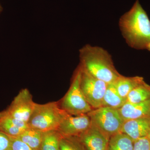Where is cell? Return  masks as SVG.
<instances>
[{
  "instance_id": "cell-11",
  "label": "cell",
  "mask_w": 150,
  "mask_h": 150,
  "mask_svg": "<svg viewBox=\"0 0 150 150\" xmlns=\"http://www.w3.org/2000/svg\"><path fill=\"white\" fill-rule=\"evenodd\" d=\"M28 128L27 123L14 118L5 110L0 112V131L4 134L17 137Z\"/></svg>"
},
{
  "instance_id": "cell-16",
  "label": "cell",
  "mask_w": 150,
  "mask_h": 150,
  "mask_svg": "<svg viewBox=\"0 0 150 150\" xmlns=\"http://www.w3.org/2000/svg\"><path fill=\"white\" fill-rule=\"evenodd\" d=\"M43 132L28 127L17 137L33 150H40Z\"/></svg>"
},
{
  "instance_id": "cell-18",
  "label": "cell",
  "mask_w": 150,
  "mask_h": 150,
  "mask_svg": "<svg viewBox=\"0 0 150 150\" xmlns=\"http://www.w3.org/2000/svg\"><path fill=\"white\" fill-rule=\"evenodd\" d=\"M150 99V85L143 82L134 88L128 95L126 102L138 103Z\"/></svg>"
},
{
  "instance_id": "cell-2",
  "label": "cell",
  "mask_w": 150,
  "mask_h": 150,
  "mask_svg": "<svg viewBox=\"0 0 150 150\" xmlns=\"http://www.w3.org/2000/svg\"><path fill=\"white\" fill-rule=\"evenodd\" d=\"M79 59L82 69L106 83H114L121 76L111 55L102 47L85 45L79 50Z\"/></svg>"
},
{
  "instance_id": "cell-15",
  "label": "cell",
  "mask_w": 150,
  "mask_h": 150,
  "mask_svg": "<svg viewBox=\"0 0 150 150\" xmlns=\"http://www.w3.org/2000/svg\"><path fill=\"white\" fill-rule=\"evenodd\" d=\"M134 141L128 135L120 132L110 137L107 150H133Z\"/></svg>"
},
{
  "instance_id": "cell-13",
  "label": "cell",
  "mask_w": 150,
  "mask_h": 150,
  "mask_svg": "<svg viewBox=\"0 0 150 150\" xmlns=\"http://www.w3.org/2000/svg\"><path fill=\"white\" fill-rule=\"evenodd\" d=\"M144 81V78L142 77H126L121 75L114 83L119 95L126 100L129 93Z\"/></svg>"
},
{
  "instance_id": "cell-22",
  "label": "cell",
  "mask_w": 150,
  "mask_h": 150,
  "mask_svg": "<svg viewBox=\"0 0 150 150\" xmlns=\"http://www.w3.org/2000/svg\"><path fill=\"white\" fill-rule=\"evenodd\" d=\"M11 137L0 131V150H11Z\"/></svg>"
},
{
  "instance_id": "cell-9",
  "label": "cell",
  "mask_w": 150,
  "mask_h": 150,
  "mask_svg": "<svg viewBox=\"0 0 150 150\" xmlns=\"http://www.w3.org/2000/svg\"><path fill=\"white\" fill-rule=\"evenodd\" d=\"M79 137L84 150H107L109 137L92 123Z\"/></svg>"
},
{
  "instance_id": "cell-5",
  "label": "cell",
  "mask_w": 150,
  "mask_h": 150,
  "mask_svg": "<svg viewBox=\"0 0 150 150\" xmlns=\"http://www.w3.org/2000/svg\"><path fill=\"white\" fill-rule=\"evenodd\" d=\"M92 123L110 138L121 132L124 120L118 109L101 106L88 113Z\"/></svg>"
},
{
  "instance_id": "cell-14",
  "label": "cell",
  "mask_w": 150,
  "mask_h": 150,
  "mask_svg": "<svg viewBox=\"0 0 150 150\" xmlns=\"http://www.w3.org/2000/svg\"><path fill=\"white\" fill-rule=\"evenodd\" d=\"M126 100L118 93L114 83L108 84L105 91L102 106L118 109L126 103Z\"/></svg>"
},
{
  "instance_id": "cell-21",
  "label": "cell",
  "mask_w": 150,
  "mask_h": 150,
  "mask_svg": "<svg viewBox=\"0 0 150 150\" xmlns=\"http://www.w3.org/2000/svg\"><path fill=\"white\" fill-rule=\"evenodd\" d=\"M11 150H33L17 137H11Z\"/></svg>"
},
{
  "instance_id": "cell-12",
  "label": "cell",
  "mask_w": 150,
  "mask_h": 150,
  "mask_svg": "<svg viewBox=\"0 0 150 150\" xmlns=\"http://www.w3.org/2000/svg\"><path fill=\"white\" fill-rule=\"evenodd\" d=\"M118 110L124 121L150 117V99L138 103L126 102Z\"/></svg>"
},
{
  "instance_id": "cell-1",
  "label": "cell",
  "mask_w": 150,
  "mask_h": 150,
  "mask_svg": "<svg viewBox=\"0 0 150 150\" xmlns=\"http://www.w3.org/2000/svg\"><path fill=\"white\" fill-rule=\"evenodd\" d=\"M119 26L129 47L150 51V20L139 0L121 16Z\"/></svg>"
},
{
  "instance_id": "cell-4",
  "label": "cell",
  "mask_w": 150,
  "mask_h": 150,
  "mask_svg": "<svg viewBox=\"0 0 150 150\" xmlns=\"http://www.w3.org/2000/svg\"><path fill=\"white\" fill-rule=\"evenodd\" d=\"M81 74L79 65L74 73L69 91L59 103L61 108L72 115L88 114L93 109L86 100L81 90Z\"/></svg>"
},
{
  "instance_id": "cell-6",
  "label": "cell",
  "mask_w": 150,
  "mask_h": 150,
  "mask_svg": "<svg viewBox=\"0 0 150 150\" xmlns=\"http://www.w3.org/2000/svg\"><path fill=\"white\" fill-rule=\"evenodd\" d=\"M81 70L80 87L86 100L93 109L101 107L108 84Z\"/></svg>"
},
{
  "instance_id": "cell-19",
  "label": "cell",
  "mask_w": 150,
  "mask_h": 150,
  "mask_svg": "<svg viewBox=\"0 0 150 150\" xmlns=\"http://www.w3.org/2000/svg\"><path fill=\"white\" fill-rule=\"evenodd\" d=\"M59 150H84L79 137H63L61 140Z\"/></svg>"
},
{
  "instance_id": "cell-7",
  "label": "cell",
  "mask_w": 150,
  "mask_h": 150,
  "mask_svg": "<svg viewBox=\"0 0 150 150\" xmlns=\"http://www.w3.org/2000/svg\"><path fill=\"white\" fill-rule=\"evenodd\" d=\"M35 104L28 90L23 89L15 97L5 111L14 118L27 123Z\"/></svg>"
},
{
  "instance_id": "cell-20",
  "label": "cell",
  "mask_w": 150,
  "mask_h": 150,
  "mask_svg": "<svg viewBox=\"0 0 150 150\" xmlns=\"http://www.w3.org/2000/svg\"><path fill=\"white\" fill-rule=\"evenodd\" d=\"M133 150H149V141L148 136L134 141Z\"/></svg>"
},
{
  "instance_id": "cell-23",
  "label": "cell",
  "mask_w": 150,
  "mask_h": 150,
  "mask_svg": "<svg viewBox=\"0 0 150 150\" xmlns=\"http://www.w3.org/2000/svg\"><path fill=\"white\" fill-rule=\"evenodd\" d=\"M148 136L149 137V150H150V134Z\"/></svg>"
},
{
  "instance_id": "cell-10",
  "label": "cell",
  "mask_w": 150,
  "mask_h": 150,
  "mask_svg": "<svg viewBox=\"0 0 150 150\" xmlns=\"http://www.w3.org/2000/svg\"><path fill=\"white\" fill-rule=\"evenodd\" d=\"M121 132L136 141L150 134V117L126 120L123 122Z\"/></svg>"
},
{
  "instance_id": "cell-8",
  "label": "cell",
  "mask_w": 150,
  "mask_h": 150,
  "mask_svg": "<svg viewBox=\"0 0 150 150\" xmlns=\"http://www.w3.org/2000/svg\"><path fill=\"white\" fill-rule=\"evenodd\" d=\"M91 124V120L88 114L75 115L67 112L57 130L63 137H79Z\"/></svg>"
},
{
  "instance_id": "cell-24",
  "label": "cell",
  "mask_w": 150,
  "mask_h": 150,
  "mask_svg": "<svg viewBox=\"0 0 150 150\" xmlns=\"http://www.w3.org/2000/svg\"><path fill=\"white\" fill-rule=\"evenodd\" d=\"M3 10V8L1 6V4H0V13Z\"/></svg>"
},
{
  "instance_id": "cell-3",
  "label": "cell",
  "mask_w": 150,
  "mask_h": 150,
  "mask_svg": "<svg viewBox=\"0 0 150 150\" xmlns=\"http://www.w3.org/2000/svg\"><path fill=\"white\" fill-rule=\"evenodd\" d=\"M67 113L60 107L58 102L43 104L35 103L28 125L29 128L42 132L57 130Z\"/></svg>"
},
{
  "instance_id": "cell-17",
  "label": "cell",
  "mask_w": 150,
  "mask_h": 150,
  "mask_svg": "<svg viewBox=\"0 0 150 150\" xmlns=\"http://www.w3.org/2000/svg\"><path fill=\"white\" fill-rule=\"evenodd\" d=\"M62 137L57 130L43 132L40 150H59Z\"/></svg>"
}]
</instances>
